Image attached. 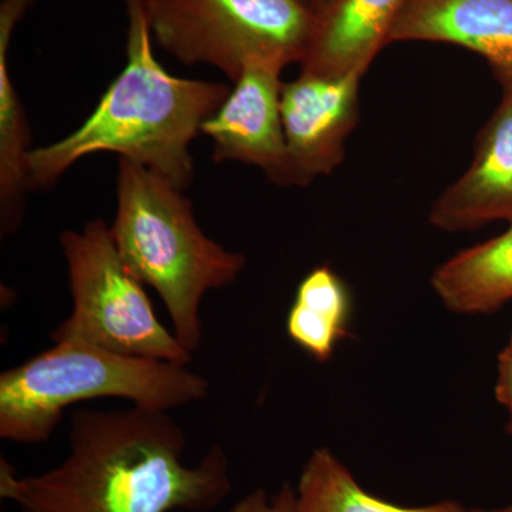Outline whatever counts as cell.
Here are the masks:
<instances>
[{
	"mask_svg": "<svg viewBox=\"0 0 512 512\" xmlns=\"http://www.w3.org/2000/svg\"><path fill=\"white\" fill-rule=\"evenodd\" d=\"M151 36L184 64L237 82L249 63H301L316 15L303 0H143Z\"/></svg>",
	"mask_w": 512,
	"mask_h": 512,
	"instance_id": "8992f818",
	"label": "cell"
},
{
	"mask_svg": "<svg viewBox=\"0 0 512 512\" xmlns=\"http://www.w3.org/2000/svg\"><path fill=\"white\" fill-rule=\"evenodd\" d=\"M281 64L249 63L220 110L202 124L215 163L238 161L264 171L271 183L289 185L281 116Z\"/></svg>",
	"mask_w": 512,
	"mask_h": 512,
	"instance_id": "ba28073f",
	"label": "cell"
},
{
	"mask_svg": "<svg viewBox=\"0 0 512 512\" xmlns=\"http://www.w3.org/2000/svg\"><path fill=\"white\" fill-rule=\"evenodd\" d=\"M441 42L484 57L501 87L512 86V0H410L389 43Z\"/></svg>",
	"mask_w": 512,
	"mask_h": 512,
	"instance_id": "30bf717a",
	"label": "cell"
},
{
	"mask_svg": "<svg viewBox=\"0 0 512 512\" xmlns=\"http://www.w3.org/2000/svg\"><path fill=\"white\" fill-rule=\"evenodd\" d=\"M168 412L76 410L69 454L39 476L0 458V497L20 512H208L231 493L227 454L215 444L197 466Z\"/></svg>",
	"mask_w": 512,
	"mask_h": 512,
	"instance_id": "6da1fadb",
	"label": "cell"
},
{
	"mask_svg": "<svg viewBox=\"0 0 512 512\" xmlns=\"http://www.w3.org/2000/svg\"><path fill=\"white\" fill-rule=\"evenodd\" d=\"M362 76L302 73L281 92L289 185H308L335 170L359 121Z\"/></svg>",
	"mask_w": 512,
	"mask_h": 512,
	"instance_id": "52a82bcc",
	"label": "cell"
},
{
	"mask_svg": "<svg viewBox=\"0 0 512 512\" xmlns=\"http://www.w3.org/2000/svg\"><path fill=\"white\" fill-rule=\"evenodd\" d=\"M208 392L207 379L188 366L55 343L0 375V437L29 446L45 443L67 407L89 400L116 397L170 412L207 399Z\"/></svg>",
	"mask_w": 512,
	"mask_h": 512,
	"instance_id": "277c9868",
	"label": "cell"
},
{
	"mask_svg": "<svg viewBox=\"0 0 512 512\" xmlns=\"http://www.w3.org/2000/svg\"><path fill=\"white\" fill-rule=\"evenodd\" d=\"M495 396L510 414L507 431L512 436V332L510 342L498 356V376L495 384Z\"/></svg>",
	"mask_w": 512,
	"mask_h": 512,
	"instance_id": "2e32d148",
	"label": "cell"
},
{
	"mask_svg": "<svg viewBox=\"0 0 512 512\" xmlns=\"http://www.w3.org/2000/svg\"><path fill=\"white\" fill-rule=\"evenodd\" d=\"M127 63L93 113L69 136L32 148L28 190H50L82 158L119 154L167 178L180 190L194 180L191 144L231 89L227 84L173 76L154 56L143 0H126Z\"/></svg>",
	"mask_w": 512,
	"mask_h": 512,
	"instance_id": "7a4b0ae2",
	"label": "cell"
},
{
	"mask_svg": "<svg viewBox=\"0 0 512 512\" xmlns=\"http://www.w3.org/2000/svg\"><path fill=\"white\" fill-rule=\"evenodd\" d=\"M299 512H468L457 501L404 507L367 493L329 448H318L296 485Z\"/></svg>",
	"mask_w": 512,
	"mask_h": 512,
	"instance_id": "5bb4252c",
	"label": "cell"
},
{
	"mask_svg": "<svg viewBox=\"0 0 512 512\" xmlns=\"http://www.w3.org/2000/svg\"><path fill=\"white\" fill-rule=\"evenodd\" d=\"M330 2H332V0H303V3H305V5L308 6L315 15L322 12Z\"/></svg>",
	"mask_w": 512,
	"mask_h": 512,
	"instance_id": "e0dca14e",
	"label": "cell"
},
{
	"mask_svg": "<svg viewBox=\"0 0 512 512\" xmlns=\"http://www.w3.org/2000/svg\"><path fill=\"white\" fill-rule=\"evenodd\" d=\"M410 0H332L316 15L301 72L363 74L384 46Z\"/></svg>",
	"mask_w": 512,
	"mask_h": 512,
	"instance_id": "8fae6325",
	"label": "cell"
},
{
	"mask_svg": "<svg viewBox=\"0 0 512 512\" xmlns=\"http://www.w3.org/2000/svg\"><path fill=\"white\" fill-rule=\"evenodd\" d=\"M448 311L485 315L512 299V224L504 234L458 252L431 276Z\"/></svg>",
	"mask_w": 512,
	"mask_h": 512,
	"instance_id": "7c38bea8",
	"label": "cell"
},
{
	"mask_svg": "<svg viewBox=\"0 0 512 512\" xmlns=\"http://www.w3.org/2000/svg\"><path fill=\"white\" fill-rule=\"evenodd\" d=\"M468 512H512V501L505 507L495 508V510H481V508H474V510H468Z\"/></svg>",
	"mask_w": 512,
	"mask_h": 512,
	"instance_id": "ac0fdd59",
	"label": "cell"
},
{
	"mask_svg": "<svg viewBox=\"0 0 512 512\" xmlns=\"http://www.w3.org/2000/svg\"><path fill=\"white\" fill-rule=\"evenodd\" d=\"M231 512H299L296 505V490L285 484L272 497H268L262 490L252 491L247 497L239 500Z\"/></svg>",
	"mask_w": 512,
	"mask_h": 512,
	"instance_id": "9a60e30c",
	"label": "cell"
},
{
	"mask_svg": "<svg viewBox=\"0 0 512 512\" xmlns=\"http://www.w3.org/2000/svg\"><path fill=\"white\" fill-rule=\"evenodd\" d=\"M501 89V103L477 134L470 167L431 207L430 222L441 231L512 224V86Z\"/></svg>",
	"mask_w": 512,
	"mask_h": 512,
	"instance_id": "9c48e42d",
	"label": "cell"
},
{
	"mask_svg": "<svg viewBox=\"0 0 512 512\" xmlns=\"http://www.w3.org/2000/svg\"><path fill=\"white\" fill-rule=\"evenodd\" d=\"M183 192L160 174L120 158L110 229L124 265L141 284L156 289L174 335L194 355L204 339L202 299L234 284L247 261L204 234Z\"/></svg>",
	"mask_w": 512,
	"mask_h": 512,
	"instance_id": "3957f363",
	"label": "cell"
},
{
	"mask_svg": "<svg viewBox=\"0 0 512 512\" xmlns=\"http://www.w3.org/2000/svg\"><path fill=\"white\" fill-rule=\"evenodd\" d=\"M73 309L50 332L53 343L92 346L117 355L188 366L192 355L154 312L143 284L128 271L106 222L64 231Z\"/></svg>",
	"mask_w": 512,
	"mask_h": 512,
	"instance_id": "5b68a950",
	"label": "cell"
},
{
	"mask_svg": "<svg viewBox=\"0 0 512 512\" xmlns=\"http://www.w3.org/2000/svg\"><path fill=\"white\" fill-rule=\"evenodd\" d=\"M350 312L348 286L329 265L318 266L296 289L286 332L303 352L325 363L348 336Z\"/></svg>",
	"mask_w": 512,
	"mask_h": 512,
	"instance_id": "4fadbf2b",
	"label": "cell"
}]
</instances>
